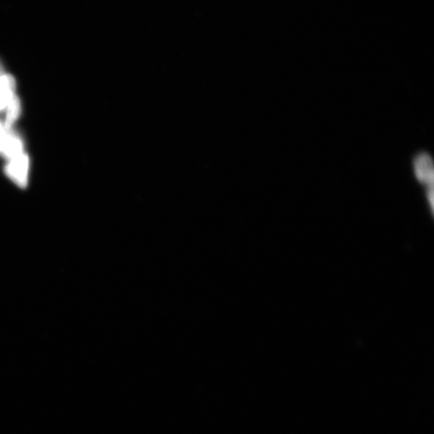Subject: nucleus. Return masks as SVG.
Instances as JSON below:
<instances>
[{
    "label": "nucleus",
    "instance_id": "4",
    "mask_svg": "<svg viewBox=\"0 0 434 434\" xmlns=\"http://www.w3.org/2000/svg\"><path fill=\"white\" fill-rule=\"evenodd\" d=\"M16 85L12 75L4 74L0 77V111L7 107L15 96Z\"/></svg>",
    "mask_w": 434,
    "mask_h": 434
},
{
    "label": "nucleus",
    "instance_id": "1",
    "mask_svg": "<svg viewBox=\"0 0 434 434\" xmlns=\"http://www.w3.org/2000/svg\"><path fill=\"white\" fill-rule=\"evenodd\" d=\"M412 168L417 181L424 187L430 210H433L434 171L432 157L426 151L419 152L412 159Z\"/></svg>",
    "mask_w": 434,
    "mask_h": 434
},
{
    "label": "nucleus",
    "instance_id": "5",
    "mask_svg": "<svg viewBox=\"0 0 434 434\" xmlns=\"http://www.w3.org/2000/svg\"><path fill=\"white\" fill-rule=\"evenodd\" d=\"M6 120H5L4 127L6 130H12L13 124L18 120L20 115L21 104L19 97L14 96L10 100L7 106Z\"/></svg>",
    "mask_w": 434,
    "mask_h": 434
},
{
    "label": "nucleus",
    "instance_id": "2",
    "mask_svg": "<svg viewBox=\"0 0 434 434\" xmlns=\"http://www.w3.org/2000/svg\"><path fill=\"white\" fill-rule=\"evenodd\" d=\"M29 171V157L24 153L9 160L5 167L6 175L20 188L28 186Z\"/></svg>",
    "mask_w": 434,
    "mask_h": 434
},
{
    "label": "nucleus",
    "instance_id": "3",
    "mask_svg": "<svg viewBox=\"0 0 434 434\" xmlns=\"http://www.w3.org/2000/svg\"><path fill=\"white\" fill-rule=\"evenodd\" d=\"M24 150L23 140L13 130H7L1 153L8 160H13L22 154Z\"/></svg>",
    "mask_w": 434,
    "mask_h": 434
},
{
    "label": "nucleus",
    "instance_id": "7",
    "mask_svg": "<svg viewBox=\"0 0 434 434\" xmlns=\"http://www.w3.org/2000/svg\"><path fill=\"white\" fill-rule=\"evenodd\" d=\"M4 74V65L1 62H0V77L3 76Z\"/></svg>",
    "mask_w": 434,
    "mask_h": 434
},
{
    "label": "nucleus",
    "instance_id": "6",
    "mask_svg": "<svg viewBox=\"0 0 434 434\" xmlns=\"http://www.w3.org/2000/svg\"><path fill=\"white\" fill-rule=\"evenodd\" d=\"M6 129H5L4 125L0 122V153H1L2 152L5 138H6Z\"/></svg>",
    "mask_w": 434,
    "mask_h": 434
}]
</instances>
